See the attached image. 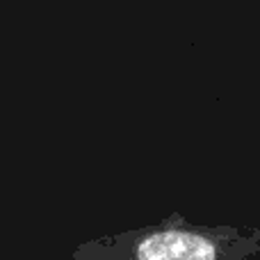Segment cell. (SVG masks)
I'll use <instances>...</instances> for the list:
<instances>
[{"mask_svg": "<svg viewBox=\"0 0 260 260\" xmlns=\"http://www.w3.org/2000/svg\"><path fill=\"white\" fill-rule=\"evenodd\" d=\"M260 253V229L199 226L180 212L160 224L82 242L73 260H247Z\"/></svg>", "mask_w": 260, "mask_h": 260, "instance_id": "obj_1", "label": "cell"}]
</instances>
